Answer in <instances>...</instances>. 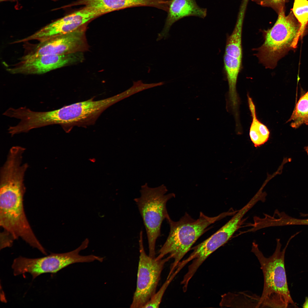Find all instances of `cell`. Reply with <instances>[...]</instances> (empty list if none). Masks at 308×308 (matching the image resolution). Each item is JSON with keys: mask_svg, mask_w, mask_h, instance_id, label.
Instances as JSON below:
<instances>
[{"mask_svg": "<svg viewBox=\"0 0 308 308\" xmlns=\"http://www.w3.org/2000/svg\"><path fill=\"white\" fill-rule=\"evenodd\" d=\"M23 181V177L16 174L7 175L1 179L0 225L15 239L21 238L44 254L45 250L34 234L24 211Z\"/></svg>", "mask_w": 308, "mask_h": 308, "instance_id": "cell-1", "label": "cell"}, {"mask_svg": "<svg viewBox=\"0 0 308 308\" xmlns=\"http://www.w3.org/2000/svg\"><path fill=\"white\" fill-rule=\"evenodd\" d=\"M293 237H291L282 250L280 240L277 239L275 251L269 257L264 255L257 244L252 243L251 251L259 262L264 276L263 289L260 301L261 307L297 306L288 288L284 263L286 250Z\"/></svg>", "mask_w": 308, "mask_h": 308, "instance_id": "cell-2", "label": "cell"}, {"mask_svg": "<svg viewBox=\"0 0 308 308\" xmlns=\"http://www.w3.org/2000/svg\"><path fill=\"white\" fill-rule=\"evenodd\" d=\"M232 214L229 211L211 217L200 212L199 218L195 219L186 212L177 221L172 220L169 216L166 219L170 226L169 234L156 257L157 259H161L169 255L174 259L168 275L175 271L182 258L209 226Z\"/></svg>", "mask_w": 308, "mask_h": 308, "instance_id": "cell-3", "label": "cell"}, {"mask_svg": "<svg viewBox=\"0 0 308 308\" xmlns=\"http://www.w3.org/2000/svg\"><path fill=\"white\" fill-rule=\"evenodd\" d=\"M285 9L278 13L277 19L271 28L262 31L264 42L255 49L259 62L266 68L273 69L291 49L295 48L300 37V25L291 10L287 15Z\"/></svg>", "mask_w": 308, "mask_h": 308, "instance_id": "cell-4", "label": "cell"}, {"mask_svg": "<svg viewBox=\"0 0 308 308\" xmlns=\"http://www.w3.org/2000/svg\"><path fill=\"white\" fill-rule=\"evenodd\" d=\"M167 189L164 185L151 188L147 183L141 186L140 196L134 199L143 219L147 236L149 255L155 257L156 241L161 235L163 220L169 216L167 203L174 197L173 193L166 194Z\"/></svg>", "mask_w": 308, "mask_h": 308, "instance_id": "cell-5", "label": "cell"}, {"mask_svg": "<svg viewBox=\"0 0 308 308\" xmlns=\"http://www.w3.org/2000/svg\"><path fill=\"white\" fill-rule=\"evenodd\" d=\"M94 99L93 97L49 111L48 121L51 125H60L68 132L75 126L85 127L94 124L104 111L119 101L117 95L98 100Z\"/></svg>", "mask_w": 308, "mask_h": 308, "instance_id": "cell-6", "label": "cell"}, {"mask_svg": "<svg viewBox=\"0 0 308 308\" xmlns=\"http://www.w3.org/2000/svg\"><path fill=\"white\" fill-rule=\"evenodd\" d=\"M139 255L136 287L130 307L143 308L156 292L161 274L165 264L171 258L157 259L146 253L143 242V233L140 232L139 240Z\"/></svg>", "mask_w": 308, "mask_h": 308, "instance_id": "cell-7", "label": "cell"}, {"mask_svg": "<svg viewBox=\"0 0 308 308\" xmlns=\"http://www.w3.org/2000/svg\"><path fill=\"white\" fill-rule=\"evenodd\" d=\"M85 248L82 245L69 252L52 253L47 256L39 258H29L20 256L14 260L12 265L14 275L17 276L28 273L31 275L34 279L44 273H55L74 263L90 262L96 260V256L79 255V252Z\"/></svg>", "mask_w": 308, "mask_h": 308, "instance_id": "cell-8", "label": "cell"}, {"mask_svg": "<svg viewBox=\"0 0 308 308\" xmlns=\"http://www.w3.org/2000/svg\"><path fill=\"white\" fill-rule=\"evenodd\" d=\"M83 25L71 32L56 35L40 41L21 60L48 54L62 55L82 52L88 45Z\"/></svg>", "mask_w": 308, "mask_h": 308, "instance_id": "cell-9", "label": "cell"}, {"mask_svg": "<svg viewBox=\"0 0 308 308\" xmlns=\"http://www.w3.org/2000/svg\"><path fill=\"white\" fill-rule=\"evenodd\" d=\"M248 211V208L244 206L214 234L191 248L193 251L187 259L192 261L190 266L193 269L197 270L209 256L230 239L239 228L242 218Z\"/></svg>", "mask_w": 308, "mask_h": 308, "instance_id": "cell-10", "label": "cell"}, {"mask_svg": "<svg viewBox=\"0 0 308 308\" xmlns=\"http://www.w3.org/2000/svg\"><path fill=\"white\" fill-rule=\"evenodd\" d=\"M242 20L239 19L230 35L227 38L224 56V67L228 82L227 101L232 104L240 101L236 85L242 64Z\"/></svg>", "mask_w": 308, "mask_h": 308, "instance_id": "cell-11", "label": "cell"}, {"mask_svg": "<svg viewBox=\"0 0 308 308\" xmlns=\"http://www.w3.org/2000/svg\"><path fill=\"white\" fill-rule=\"evenodd\" d=\"M82 52L62 54H48L21 61L7 69L13 74H40L69 65L82 62Z\"/></svg>", "mask_w": 308, "mask_h": 308, "instance_id": "cell-12", "label": "cell"}, {"mask_svg": "<svg viewBox=\"0 0 308 308\" xmlns=\"http://www.w3.org/2000/svg\"><path fill=\"white\" fill-rule=\"evenodd\" d=\"M95 13L84 7L73 13L50 23L27 37V41H40L52 37L72 32L97 17Z\"/></svg>", "mask_w": 308, "mask_h": 308, "instance_id": "cell-13", "label": "cell"}, {"mask_svg": "<svg viewBox=\"0 0 308 308\" xmlns=\"http://www.w3.org/2000/svg\"><path fill=\"white\" fill-rule=\"evenodd\" d=\"M167 11L164 27L158 34L157 41L166 39L172 25L179 20L191 16L204 18L207 14L206 9L200 7L195 0H171Z\"/></svg>", "mask_w": 308, "mask_h": 308, "instance_id": "cell-14", "label": "cell"}, {"mask_svg": "<svg viewBox=\"0 0 308 308\" xmlns=\"http://www.w3.org/2000/svg\"><path fill=\"white\" fill-rule=\"evenodd\" d=\"M80 2L99 16L126 8L146 6L148 0H82Z\"/></svg>", "mask_w": 308, "mask_h": 308, "instance_id": "cell-15", "label": "cell"}, {"mask_svg": "<svg viewBox=\"0 0 308 308\" xmlns=\"http://www.w3.org/2000/svg\"><path fill=\"white\" fill-rule=\"evenodd\" d=\"M221 297L220 305L222 307H261L260 297L251 292H228Z\"/></svg>", "mask_w": 308, "mask_h": 308, "instance_id": "cell-16", "label": "cell"}, {"mask_svg": "<svg viewBox=\"0 0 308 308\" xmlns=\"http://www.w3.org/2000/svg\"><path fill=\"white\" fill-rule=\"evenodd\" d=\"M247 96L249 108L252 118L249 135L254 146L257 147L264 144L268 141L270 132L267 127L257 118L255 105L248 94Z\"/></svg>", "mask_w": 308, "mask_h": 308, "instance_id": "cell-17", "label": "cell"}, {"mask_svg": "<svg viewBox=\"0 0 308 308\" xmlns=\"http://www.w3.org/2000/svg\"><path fill=\"white\" fill-rule=\"evenodd\" d=\"M308 121V91L302 96L297 102L290 118L291 126L296 129Z\"/></svg>", "mask_w": 308, "mask_h": 308, "instance_id": "cell-18", "label": "cell"}, {"mask_svg": "<svg viewBox=\"0 0 308 308\" xmlns=\"http://www.w3.org/2000/svg\"><path fill=\"white\" fill-rule=\"evenodd\" d=\"M291 10L300 24V35L302 37L308 23V0H294Z\"/></svg>", "mask_w": 308, "mask_h": 308, "instance_id": "cell-19", "label": "cell"}, {"mask_svg": "<svg viewBox=\"0 0 308 308\" xmlns=\"http://www.w3.org/2000/svg\"><path fill=\"white\" fill-rule=\"evenodd\" d=\"M175 271L166 280L157 292L155 293L151 299L143 308H158L162 301L163 295L169 285L178 273Z\"/></svg>", "mask_w": 308, "mask_h": 308, "instance_id": "cell-20", "label": "cell"}, {"mask_svg": "<svg viewBox=\"0 0 308 308\" xmlns=\"http://www.w3.org/2000/svg\"><path fill=\"white\" fill-rule=\"evenodd\" d=\"M258 4L265 7H270L278 13L283 9L289 0H252Z\"/></svg>", "mask_w": 308, "mask_h": 308, "instance_id": "cell-21", "label": "cell"}, {"mask_svg": "<svg viewBox=\"0 0 308 308\" xmlns=\"http://www.w3.org/2000/svg\"><path fill=\"white\" fill-rule=\"evenodd\" d=\"M0 249L11 246L15 240L13 236L8 231L4 230L0 233Z\"/></svg>", "mask_w": 308, "mask_h": 308, "instance_id": "cell-22", "label": "cell"}, {"mask_svg": "<svg viewBox=\"0 0 308 308\" xmlns=\"http://www.w3.org/2000/svg\"><path fill=\"white\" fill-rule=\"evenodd\" d=\"M303 307L305 308H308V297H306L305 301L303 304Z\"/></svg>", "mask_w": 308, "mask_h": 308, "instance_id": "cell-23", "label": "cell"}, {"mask_svg": "<svg viewBox=\"0 0 308 308\" xmlns=\"http://www.w3.org/2000/svg\"><path fill=\"white\" fill-rule=\"evenodd\" d=\"M305 124L308 125V121L306 122ZM304 149L308 155V145L307 146L305 147L304 148Z\"/></svg>", "mask_w": 308, "mask_h": 308, "instance_id": "cell-24", "label": "cell"}, {"mask_svg": "<svg viewBox=\"0 0 308 308\" xmlns=\"http://www.w3.org/2000/svg\"><path fill=\"white\" fill-rule=\"evenodd\" d=\"M19 0H0V2H3L6 1H15Z\"/></svg>", "mask_w": 308, "mask_h": 308, "instance_id": "cell-25", "label": "cell"}]
</instances>
